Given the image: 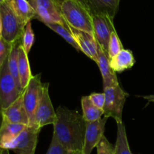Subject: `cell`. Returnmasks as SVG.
<instances>
[{
    "label": "cell",
    "instance_id": "7a4b0ae2",
    "mask_svg": "<svg viewBox=\"0 0 154 154\" xmlns=\"http://www.w3.org/2000/svg\"><path fill=\"white\" fill-rule=\"evenodd\" d=\"M60 11L67 25L94 35L91 14L82 5L75 0H63L60 5Z\"/></svg>",
    "mask_w": 154,
    "mask_h": 154
},
{
    "label": "cell",
    "instance_id": "8d00e7d4",
    "mask_svg": "<svg viewBox=\"0 0 154 154\" xmlns=\"http://www.w3.org/2000/svg\"><path fill=\"white\" fill-rule=\"evenodd\" d=\"M78 154H84L83 153H78Z\"/></svg>",
    "mask_w": 154,
    "mask_h": 154
},
{
    "label": "cell",
    "instance_id": "cb8c5ba5",
    "mask_svg": "<svg viewBox=\"0 0 154 154\" xmlns=\"http://www.w3.org/2000/svg\"><path fill=\"white\" fill-rule=\"evenodd\" d=\"M35 35L33 33V29H32L31 22H29L26 25L24 29V34H23L22 38H21V45L23 47V49L24 50L26 54L28 55L31 50L32 46L34 43Z\"/></svg>",
    "mask_w": 154,
    "mask_h": 154
},
{
    "label": "cell",
    "instance_id": "5bb4252c",
    "mask_svg": "<svg viewBox=\"0 0 154 154\" xmlns=\"http://www.w3.org/2000/svg\"><path fill=\"white\" fill-rule=\"evenodd\" d=\"M96 63L98 64L102 75L104 89L119 85V84L116 72L113 70L110 65V59L108 58V55L101 49L99 45H98V60Z\"/></svg>",
    "mask_w": 154,
    "mask_h": 154
},
{
    "label": "cell",
    "instance_id": "d4e9b609",
    "mask_svg": "<svg viewBox=\"0 0 154 154\" xmlns=\"http://www.w3.org/2000/svg\"><path fill=\"white\" fill-rule=\"evenodd\" d=\"M124 48L122 45L120 39L118 36L116 32H113L111 35V37L110 39V43L108 46V51H107V55L108 58L111 60L113 57L117 55L121 51H122Z\"/></svg>",
    "mask_w": 154,
    "mask_h": 154
},
{
    "label": "cell",
    "instance_id": "ac0fdd59",
    "mask_svg": "<svg viewBox=\"0 0 154 154\" xmlns=\"http://www.w3.org/2000/svg\"><path fill=\"white\" fill-rule=\"evenodd\" d=\"M135 63L132 51L123 49L117 55L110 60V65L115 72L122 73L125 70L131 69Z\"/></svg>",
    "mask_w": 154,
    "mask_h": 154
},
{
    "label": "cell",
    "instance_id": "f1b7e54d",
    "mask_svg": "<svg viewBox=\"0 0 154 154\" xmlns=\"http://www.w3.org/2000/svg\"><path fill=\"white\" fill-rule=\"evenodd\" d=\"M91 102L100 109H103L105 103V95L104 93H94L88 96Z\"/></svg>",
    "mask_w": 154,
    "mask_h": 154
},
{
    "label": "cell",
    "instance_id": "7c38bea8",
    "mask_svg": "<svg viewBox=\"0 0 154 154\" xmlns=\"http://www.w3.org/2000/svg\"><path fill=\"white\" fill-rule=\"evenodd\" d=\"M67 26L75 42L79 47L80 51L97 63L98 60V44L97 43L94 35L74 29L69 25Z\"/></svg>",
    "mask_w": 154,
    "mask_h": 154
},
{
    "label": "cell",
    "instance_id": "44dd1931",
    "mask_svg": "<svg viewBox=\"0 0 154 154\" xmlns=\"http://www.w3.org/2000/svg\"><path fill=\"white\" fill-rule=\"evenodd\" d=\"M21 44V41H19L12 45L10 54L8 57V66L9 72L16 81L19 90L21 91H24L21 87L19 73H18V55H19V46Z\"/></svg>",
    "mask_w": 154,
    "mask_h": 154
},
{
    "label": "cell",
    "instance_id": "2e32d148",
    "mask_svg": "<svg viewBox=\"0 0 154 154\" xmlns=\"http://www.w3.org/2000/svg\"><path fill=\"white\" fill-rule=\"evenodd\" d=\"M26 125L7 123L2 120L0 124V148L8 150L9 146L26 128Z\"/></svg>",
    "mask_w": 154,
    "mask_h": 154
},
{
    "label": "cell",
    "instance_id": "603a6c76",
    "mask_svg": "<svg viewBox=\"0 0 154 154\" xmlns=\"http://www.w3.org/2000/svg\"><path fill=\"white\" fill-rule=\"evenodd\" d=\"M116 124H117V136H116V141L115 144V154H131L125 126L122 122Z\"/></svg>",
    "mask_w": 154,
    "mask_h": 154
},
{
    "label": "cell",
    "instance_id": "30bf717a",
    "mask_svg": "<svg viewBox=\"0 0 154 154\" xmlns=\"http://www.w3.org/2000/svg\"><path fill=\"white\" fill-rule=\"evenodd\" d=\"M48 87L49 84L48 83L44 84L42 95L34 114V126L40 129L47 125H53L57 118L56 111H54L48 93Z\"/></svg>",
    "mask_w": 154,
    "mask_h": 154
},
{
    "label": "cell",
    "instance_id": "e575fe53",
    "mask_svg": "<svg viewBox=\"0 0 154 154\" xmlns=\"http://www.w3.org/2000/svg\"><path fill=\"white\" fill-rule=\"evenodd\" d=\"M1 151H2V149L0 148V153H1Z\"/></svg>",
    "mask_w": 154,
    "mask_h": 154
},
{
    "label": "cell",
    "instance_id": "484cf974",
    "mask_svg": "<svg viewBox=\"0 0 154 154\" xmlns=\"http://www.w3.org/2000/svg\"><path fill=\"white\" fill-rule=\"evenodd\" d=\"M46 154H78L65 148L54 137H52L49 148Z\"/></svg>",
    "mask_w": 154,
    "mask_h": 154
},
{
    "label": "cell",
    "instance_id": "ffe728a7",
    "mask_svg": "<svg viewBox=\"0 0 154 154\" xmlns=\"http://www.w3.org/2000/svg\"><path fill=\"white\" fill-rule=\"evenodd\" d=\"M82 117L86 123L93 122L101 118L104 115V110L97 108L89 99L88 96H85L81 99Z\"/></svg>",
    "mask_w": 154,
    "mask_h": 154
},
{
    "label": "cell",
    "instance_id": "4dcf8cb0",
    "mask_svg": "<svg viewBox=\"0 0 154 154\" xmlns=\"http://www.w3.org/2000/svg\"><path fill=\"white\" fill-rule=\"evenodd\" d=\"M75 1H77V2H79L80 4H81V5H82L84 6V7H85L86 8H87L88 10V8L87 5H86L85 2V0H75ZM88 11H89V10H88Z\"/></svg>",
    "mask_w": 154,
    "mask_h": 154
},
{
    "label": "cell",
    "instance_id": "8fae6325",
    "mask_svg": "<svg viewBox=\"0 0 154 154\" xmlns=\"http://www.w3.org/2000/svg\"><path fill=\"white\" fill-rule=\"evenodd\" d=\"M108 118L101 117L98 120L85 123L84 145L82 152L84 154H91L92 150L103 138L105 130V125Z\"/></svg>",
    "mask_w": 154,
    "mask_h": 154
},
{
    "label": "cell",
    "instance_id": "d6986e66",
    "mask_svg": "<svg viewBox=\"0 0 154 154\" xmlns=\"http://www.w3.org/2000/svg\"><path fill=\"white\" fill-rule=\"evenodd\" d=\"M18 73H19L20 82L23 90L27 87L29 81L33 75L30 69L28 55L25 53L21 44L19 46V55H18Z\"/></svg>",
    "mask_w": 154,
    "mask_h": 154
},
{
    "label": "cell",
    "instance_id": "f546056e",
    "mask_svg": "<svg viewBox=\"0 0 154 154\" xmlns=\"http://www.w3.org/2000/svg\"><path fill=\"white\" fill-rule=\"evenodd\" d=\"M143 98L146 100H147L149 102H154V94L149 95V96H143Z\"/></svg>",
    "mask_w": 154,
    "mask_h": 154
},
{
    "label": "cell",
    "instance_id": "83f0119b",
    "mask_svg": "<svg viewBox=\"0 0 154 154\" xmlns=\"http://www.w3.org/2000/svg\"><path fill=\"white\" fill-rule=\"evenodd\" d=\"M12 45L5 41L2 38H0V68L2 67L4 62L7 60L10 54Z\"/></svg>",
    "mask_w": 154,
    "mask_h": 154
},
{
    "label": "cell",
    "instance_id": "8992f818",
    "mask_svg": "<svg viewBox=\"0 0 154 154\" xmlns=\"http://www.w3.org/2000/svg\"><path fill=\"white\" fill-rule=\"evenodd\" d=\"M63 0H29L34 9L36 18L43 23H64L60 11V5Z\"/></svg>",
    "mask_w": 154,
    "mask_h": 154
},
{
    "label": "cell",
    "instance_id": "5b68a950",
    "mask_svg": "<svg viewBox=\"0 0 154 154\" xmlns=\"http://www.w3.org/2000/svg\"><path fill=\"white\" fill-rule=\"evenodd\" d=\"M23 92L9 72L7 58L0 68V112L11 105Z\"/></svg>",
    "mask_w": 154,
    "mask_h": 154
},
{
    "label": "cell",
    "instance_id": "6da1fadb",
    "mask_svg": "<svg viewBox=\"0 0 154 154\" xmlns=\"http://www.w3.org/2000/svg\"><path fill=\"white\" fill-rule=\"evenodd\" d=\"M53 137L65 148L76 153H83L85 123L82 115L60 106L56 111Z\"/></svg>",
    "mask_w": 154,
    "mask_h": 154
},
{
    "label": "cell",
    "instance_id": "277c9868",
    "mask_svg": "<svg viewBox=\"0 0 154 154\" xmlns=\"http://www.w3.org/2000/svg\"><path fill=\"white\" fill-rule=\"evenodd\" d=\"M104 93L105 95V103L103 108L104 117H112L116 123H122V110L128 94L122 90L119 84L104 89Z\"/></svg>",
    "mask_w": 154,
    "mask_h": 154
},
{
    "label": "cell",
    "instance_id": "1f68e13d",
    "mask_svg": "<svg viewBox=\"0 0 154 154\" xmlns=\"http://www.w3.org/2000/svg\"><path fill=\"white\" fill-rule=\"evenodd\" d=\"M0 154H9V150L6 149H2L1 153Z\"/></svg>",
    "mask_w": 154,
    "mask_h": 154
},
{
    "label": "cell",
    "instance_id": "4fadbf2b",
    "mask_svg": "<svg viewBox=\"0 0 154 154\" xmlns=\"http://www.w3.org/2000/svg\"><path fill=\"white\" fill-rule=\"evenodd\" d=\"M24 92L7 108L1 111L2 120L7 123L29 126V117L24 103Z\"/></svg>",
    "mask_w": 154,
    "mask_h": 154
},
{
    "label": "cell",
    "instance_id": "52a82bcc",
    "mask_svg": "<svg viewBox=\"0 0 154 154\" xmlns=\"http://www.w3.org/2000/svg\"><path fill=\"white\" fill-rule=\"evenodd\" d=\"M41 74L33 76L24 90V103L29 117V126H34V114L43 91Z\"/></svg>",
    "mask_w": 154,
    "mask_h": 154
},
{
    "label": "cell",
    "instance_id": "7402d4cb",
    "mask_svg": "<svg viewBox=\"0 0 154 154\" xmlns=\"http://www.w3.org/2000/svg\"><path fill=\"white\" fill-rule=\"evenodd\" d=\"M45 24L48 27V28L52 29L53 31L55 32L56 33H57L59 35L61 36L65 41H66V42H68L71 46L73 47L76 51H80L79 47V45H77V43L75 42V38H74V37L72 36L71 32L69 31V28H68V26L66 22H65L64 23H47Z\"/></svg>",
    "mask_w": 154,
    "mask_h": 154
},
{
    "label": "cell",
    "instance_id": "ba28073f",
    "mask_svg": "<svg viewBox=\"0 0 154 154\" xmlns=\"http://www.w3.org/2000/svg\"><path fill=\"white\" fill-rule=\"evenodd\" d=\"M94 36L101 49L107 54L111 35L116 31L113 19L107 14L92 15Z\"/></svg>",
    "mask_w": 154,
    "mask_h": 154
},
{
    "label": "cell",
    "instance_id": "e0dca14e",
    "mask_svg": "<svg viewBox=\"0 0 154 154\" xmlns=\"http://www.w3.org/2000/svg\"><path fill=\"white\" fill-rule=\"evenodd\" d=\"M15 14L27 25L36 18V13L28 0H8Z\"/></svg>",
    "mask_w": 154,
    "mask_h": 154
},
{
    "label": "cell",
    "instance_id": "836d02e7",
    "mask_svg": "<svg viewBox=\"0 0 154 154\" xmlns=\"http://www.w3.org/2000/svg\"><path fill=\"white\" fill-rule=\"evenodd\" d=\"M4 1H5V0H0V4H1L2 2H3Z\"/></svg>",
    "mask_w": 154,
    "mask_h": 154
},
{
    "label": "cell",
    "instance_id": "9a60e30c",
    "mask_svg": "<svg viewBox=\"0 0 154 154\" xmlns=\"http://www.w3.org/2000/svg\"><path fill=\"white\" fill-rule=\"evenodd\" d=\"M89 12L94 14H107L114 19L120 0H85Z\"/></svg>",
    "mask_w": 154,
    "mask_h": 154
},
{
    "label": "cell",
    "instance_id": "4316f807",
    "mask_svg": "<svg viewBox=\"0 0 154 154\" xmlns=\"http://www.w3.org/2000/svg\"><path fill=\"white\" fill-rule=\"evenodd\" d=\"M96 147L98 154H115V145L112 144L104 135Z\"/></svg>",
    "mask_w": 154,
    "mask_h": 154
},
{
    "label": "cell",
    "instance_id": "d590c367",
    "mask_svg": "<svg viewBox=\"0 0 154 154\" xmlns=\"http://www.w3.org/2000/svg\"><path fill=\"white\" fill-rule=\"evenodd\" d=\"M0 117H2V115H1V112H0Z\"/></svg>",
    "mask_w": 154,
    "mask_h": 154
},
{
    "label": "cell",
    "instance_id": "d6a6232c",
    "mask_svg": "<svg viewBox=\"0 0 154 154\" xmlns=\"http://www.w3.org/2000/svg\"><path fill=\"white\" fill-rule=\"evenodd\" d=\"M2 38V24H1V20H0V38Z\"/></svg>",
    "mask_w": 154,
    "mask_h": 154
},
{
    "label": "cell",
    "instance_id": "9c48e42d",
    "mask_svg": "<svg viewBox=\"0 0 154 154\" xmlns=\"http://www.w3.org/2000/svg\"><path fill=\"white\" fill-rule=\"evenodd\" d=\"M41 129L36 126H27L11 144L8 150H13L16 154H35Z\"/></svg>",
    "mask_w": 154,
    "mask_h": 154
},
{
    "label": "cell",
    "instance_id": "3957f363",
    "mask_svg": "<svg viewBox=\"0 0 154 154\" xmlns=\"http://www.w3.org/2000/svg\"><path fill=\"white\" fill-rule=\"evenodd\" d=\"M2 38L10 44L21 41L26 25L15 14L8 1L0 4Z\"/></svg>",
    "mask_w": 154,
    "mask_h": 154
}]
</instances>
